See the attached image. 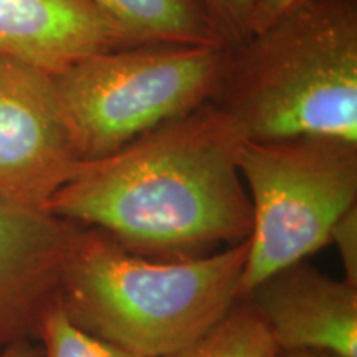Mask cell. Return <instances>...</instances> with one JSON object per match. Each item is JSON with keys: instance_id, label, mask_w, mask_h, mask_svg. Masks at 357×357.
Returning a JSON list of instances; mask_svg holds the SVG:
<instances>
[{"instance_id": "cell-1", "label": "cell", "mask_w": 357, "mask_h": 357, "mask_svg": "<svg viewBox=\"0 0 357 357\" xmlns=\"http://www.w3.org/2000/svg\"><path fill=\"white\" fill-rule=\"evenodd\" d=\"M243 142L207 102L114 153L83 160L45 211L154 260L234 247L253 225L238 171Z\"/></svg>"}, {"instance_id": "cell-2", "label": "cell", "mask_w": 357, "mask_h": 357, "mask_svg": "<svg viewBox=\"0 0 357 357\" xmlns=\"http://www.w3.org/2000/svg\"><path fill=\"white\" fill-rule=\"evenodd\" d=\"M208 105L245 142L357 144V0H310L227 50Z\"/></svg>"}, {"instance_id": "cell-3", "label": "cell", "mask_w": 357, "mask_h": 357, "mask_svg": "<svg viewBox=\"0 0 357 357\" xmlns=\"http://www.w3.org/2000/svg\"><path fill=\"white\" fill-rule=\"evenodd\" d=\"M247 253L245 240L204 257L154 260L83 227L58 305L89 336L139 357H167L211 333L242 301Z\"/></svg>"}, {"instance_id": "cell-4", "label": "cell", "mask_w": 357, "mask_h": 357, "mask_svg": "<svg viewBox=\"0 0 357 357\" xmlns=\"http://www.w3.org/2000/svg\"><path fill=\"white\" fill-rule=\"evenodd\" d=\"M227 50L205 45H134L93 53L53 75L83 160L114 153L160 124L207 105Z\"/></svg>"}, {"instance_id": "cell-5", "label": "cell", "mask_w": 357, "mask_h": 357, "mask_svg": "<svg viewBox=\"0 0 357 357\" xmlns=\"http://www.w3.org/2000/svg\"><path fill=\"white\" fill-rule=\"evenodd\" d=\"M238 171L253 212L245 294L331 243L334 223L357 205V144L331 137L243 142Z\"/></svg>"}, {"instance_id": "cell-6", "label": "cell", "mask_w": 357, "mask_h": 357, "mask_svg": "<svg viewBox=\"0 0 357 357\" xmlns=\"http://www.w3.org/2000/svg\"><path fill=\"white\" fill-rule=\"evenodd\" d=\"M82 162L53 75L0 56V200L45 211Z\"/></svg>"}, {"instance_id": "cell-7", "label": "cell", "mask_w": 357, "mask_h": 357, "mask_svg": "<svg viewBox=\"0 0 357 357\" xmlns=\"http://www.w3.org/2000/svg\"><path fill=\"white\" fill-rule=\"evenodd\" d=\"M83 227L0 200V347L38 342Z\"/></svg>"}, {"instance_id": "cell-8", "label": "cell", "mask_w": 357, "mask_h": 357, "mask_svg": "<svg viewBox=\"0 0 357 357\" xmlns=\"http://www.w3.org/2000/svg\"><path fill=\"white\" fill-rule=\"evenodd\" d=\"M280 351L357 357V287L306 261L275 271L243 294Z\"/></svg>"}, {"instance_id": "cell-9", "label": "cell", "mask_w": 357, "mask_h": 357, "mask_svg": "<svg viewBox=\"0 0 357 357\" xmlns=\"http://www.w3.org/2000/svg\"><path fill=\"white\" fill-rule=\"evenodd\" d=\"M134 47L91 0H0V56L58 75L98 52Z\"/></svg>"}, {"instance_id": "cell-10", "label": "cell", "mask_w": 357, "mask_h": 357, "mask_svg": "<svg viewBox=\"0 0 357 357\" xmlns=\"http://www.w3.org/2000/svg\"><path fill=\"white\" fill-rule=\"evenodd\" d=\"M131 45L227 48L202 0H91Z\"/></svg>"}, {"instance_id": "cell-11", "label": "cell", "mask_w": 357, "mask_h": 357, "mask_svg": "<svg viewBox=\"0 0 357 357\" xmlns=\"http://www.w3.org/2000/svg\"><path fill=\"white\" fill-rule=\"evenodd\" d=\"M276 351L266 326L242 298L217 328L167 357H273Z\"/></svg>"}, {"instance_id": "cell-12", "label": "cell", "mask_w": 357, "mask_h": 357, "mask_svg": "<svg viewBox=\"0 0 357 357\" xmlns=\"http://www.w3.org/2000/svg\"><path fill=\"white\" fill-rule=\"evenodd\" d=\"M38 342L43 357H139L83 333L70 323L60 305L48 314Z\"/></svg>"}, {"instance_id": "cell-13", "label": "cell", "mask_w": 357, "mask_h": 357, "mask_svg": "<svg viewBox=\"0 0 357 357\" xmlns=\"http://www.w3.org/2000/svg\"><path fill=\"white\" fill-rule=\"evenodd\" d=\"M208 15L229 48L240 47L250 38V19L255 0H202Z\"/></svg>"}, {"instance_id": "cell-14", "label": "cell", "mask_w": 357, "mask_h": 357, "mask_svg": "<svg viewBox=\"0 0 357 357\" xmlns=\"http://www.w3.org/2000/svg\"><path fill=\"white\" fill-rule=\"evenodd\" d=\"M331 243L337 247L346 281L357 287V205L342 213L331 230Z\"/></svg>"}, {"instance_id": "cell-15", "label": "cell", "mask_w": 357, "mask_h": 357, "mask_svg": "<svg viewBox=\"0 0 357 357\" xmlns=\"http://www.w3.org/2000/svg\"><path fill=\"white\" fill-rule=\"evenodd\" d=\"M307 2L310 0H255L250 19V32L252 35L260 32Z\"/></svg>"}, {"instance_id": "cell-16", "label": "cell", "mask_w": 357, "mask_h": 357, "mask_svg": "<svg viewBox=\"0 0 357 357\" xmlns=\"http://www.w3.org/2000/svg\"><path fill=\"white\" fill-rule=\"evenodd\" d=\"M0 357H43V351L40 342H17L3 347Z\"/></svg>"}, {"instance_id": "cell-17", "label": "cell", "mask_w": 357, "mask_h": 357, "mask_svg": "<svg viewBox=\"0 0 357 357\" xmlns=\"http://www.w3.org/2000/svg\"><path fill=\"white\" fill-rule=\"evenodd\" d=\"M273 357H339L331 352L312 351V349H293V351H276Z\"/></svg>"}]
</instances>
